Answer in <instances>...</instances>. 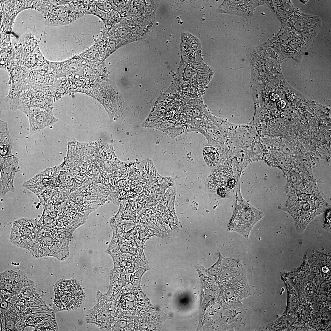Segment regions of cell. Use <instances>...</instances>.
Listing matches in <instances>:
<instances>
[{"label": "cell", "mask_w": 331, "mask_h": 331, "mask_svg": "<svg viewBox=\"0 0 331 331\" xmlns=\"http://www.w3.org/2000/svg\"><path fill=\"white\" fill-rule=\"evenodd\" d=\"M277 125L279 127H282L285 124V121L281 118H278L276 121Z\"/></svg>", "instance_id": "obj_13"}, {"label": "cell", "mask_w": 331, "mask_h": 331, "mask_svg": "<svg viewBox=\"0 0 331 331\" xmlns=\"http://www.w3.org/2000/svg\"><path fill=\"white\" fill-rule=\"evenodd\" d=\"M121 301L122 306L127 309H132L135 307L136 301L135 296L130 294L126 295Z\"/></svg>", "instance_id": "obj_10"}, {"label": "cell", "mask_w": 331, "mask_h": 331, "mask_svg": "<svg viewBox=\"0 0 331 331\" xmlns=\"http://www.w3.org/2000/svg\"><path fill=\"white\" fill-rule=\"evenodd\" d=\"M240 201L235 204L228 229L240 234L248 240L253 228L263 217V214L246 202Z\"/></svg>", "instance_id": "obj_3"}, {"label": "cell", "mask_w": 331, "mask_h": 331, "mask_svg": "<svg viewBox=\"0 0 331 331\" xmlns=\"http://www.w3.org/2000/svg\"><path fill=\"white\" fill-rule=\"evenodd\" d=\"M203 155L206 163L209 166L212 167L217 164L219 154L215 147L211 146L205 147L203 149Z\"/></svg>", "instance_id": "obj_8"}, {"label": "cell", "mask_w": 331, "mask_h": 331, "mask_svg": "<svg viewBox=\"0 0 331 331\" xmlns=\"http://www.w3.org/2000/svg\"><path fill=\"white\" fill-rule=\"evenodd\" d=\"M15 295L0 291V314L4 313L13 305Z\"/></svg>", "instance_id": "obj_9"}, {"label": "cell", "mask_w": 331, "mask_h": 331, "mask_svg": "<svg viewBox=\"0 0 331 331\" xmlns=\"http://www.w3.org/2000/svg\"><path fill=\"white\" fill-rule=\"evenodd\" d=\"M92 87L93 95L104 107L110 119L115 121L121 118L125 109L124 103L114 83L100 79Z\"/></svg>", "instance_id": "obj_1"}, {"label": "cell", "mask_w": 331, "mask_h": 331, "mask_svg": "<svg viewBox=\"0 0 331 331\" xmlns=\"http://www.w3.org/2000/svg\"><path fill=\"white\" fill-rule=\"evenodd\" d=\"M325 139L324 135L322 134H320L318 136V139L320 141H323Z\"/></svg>", "instance_id": "obj_15"}, {"label": "cell", "mask_w": 331, "mask_h": 331, "mask_svg": "<svg viewBox=\"0 0 331 331\" xmlns=\"http://www.w3.org/2000/svg\"><path fill=\"white\" fill-rule=\"evenodd\" d=\"M53 308L56 311L77 309L82 304L85 293L80 284L74 280L62 279L54 287Z\"/></svg>", "instance_id": "obj_2"}, {"label": "cell", "mask_w": 331, "mask_h": 331, "mask_svg": "<svg viewBox=\"0 0 331 331\" xmlns=\"http://www.w3.org/2000/svg\"><path fill=\"white\" fill-rule=\"evenodd\" d=\"M12 48H3L0 51V66L1 67L4 68L6 64V61L8 60L9 58L12 53Z\"/></svg>", "instance_id": "obj_11"}, {"label": "cell", "mask_w": 331, "mask_h": 331, "mask_svg": "<svg viewBox=\"0 0 331 331\" xmlns=\"http://www.w3.org/2000/svg\"><path fill=\"white\" fill-rule=\"evenodd\" d=\"M34 285L23 271L7 270L0 274V291L17 295L25 287Z\"/></svg>", "instance_id": "obj_5"}, {"label": "cell", "mask_w": 331, "mask_h": 331, "mask_svg": "<svg viewBox=\"0 0 331 331\" xmlns=\"http://www.w3.org/2000/svg\"><path fill=\"white\" fill-rule=\"evenodd\" d=\"M290 118V113L284 111L282 114L281 118L285 121L288 120Z\"/></svg>", "instance_id": "obj_12"}, {"label": "cell", "mask_w": 331, "mask_h": 331, "mask_svg": "<svg viewBox=\"0 0 331 331\" xmlns=\"http://www.w3.org/2000/svg\"><path fill=\"white\" fill-rule=\"evenodd\" d=\"M28 118L29 133L32 135L58 121L50 109L36 106L21 109Z\"/></svg>", "instance_id": "obj_4"}, {"label": "cell", "mask_w": 331, "mask_h": 331, "mask_svg": "<svg viewBox=\"0 0 331 331\" xmlns=\"http://www.w3.org/2000/svg\"><path fill=\"white\" fill-rule=\"evenodd\" d=\"M292 108L291 105H287L286 106L285 108V111L290 113L292 112Z\"/></svg>", "instance_id": "obj_14"}, {"label": "cell", "mask_w": 331, "mask_h": 331, "mask_svg": "<svg viewBox=\"0 0 331 331\" xmlns=\"http://www.w3.org/2000/svg\"><path fill=\"white\" fill-rule=\"evenodd\" d=\"M0 158H5L11 155L14 142L9 130L7 123L0 120Z\"/></svg>", "instance_id": "obj_7"}, {"label": "cell", "mask_w": 331, "mask_h": 331, "mask_svg": "<svg viewBox=\"0 0 331 331\" xmlns=\"http://www.w3.org/2000/svg\"><path fill=\"white\" fill-rule=\"evenodd\" d=\"M325 136V139H330V138H331L330 134H328L326 135L325 136Z\"/></svg>", "instance_id": "obj_16"}, {"label": "cell", "mask_w": 331, "mask_h": 331, "mask_svg": "<svg viewBox=\"0 0 331 331\" xmlns=\"http://www.w3.org/2000/svg\"><path fill=\"white\" fill-rule=\"evenodd\" d=\"M263 1H224L218 9V12L248 17L253 15L255 9L262 5Z\"/></svg>", "instance_id": "obj_6"}]
</instances>
